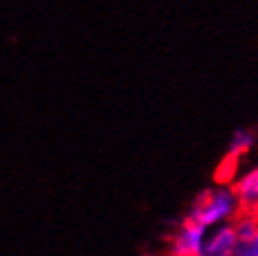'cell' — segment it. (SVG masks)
Here are the masks:
<instances>
[{"label":"cell","instance_id":"6da1fadb","mask_svg":"<svg viewBox=\"0 0 258 256\" xmlns=\"http://www.w3.org/2000/svg\"><path fill=\"white\" fill-rule=\"evenodd\" d=\"M238 212L239 204L234 191L219 187L200 195L193 204V212L189 213V219L208 228V226H215L217 223H223L226 219L232 221Z\"/></svg>","mask_w":258,"mask_h":256},{"label":"cell","instance_id":"7a4b0ae2","mask_svg":"<svg viewBox=\"0 0 258 256\" xmlns=\"http://www.w3.org/2000/svg\"><path fill=\"white\" fill-rule=\"evenodd\" d=\"M238 232L232 221L206 230L200 256H236L238 250Z\"/></svg>","mask_w":258,"mask_h":256},{"label":"cell","instance_id":"3957f363","mask_svg":"<svg viewBox=\"0 0 258 256\" xmlns=\"http://www.w3.org/2000/svg\"><path fill=\"white\" fill-rule=\"evenodd\" d=\"M204 236L206 228L187 217L170 239V256H200Z\"/></svg>","mask_w":258,"mask_h":256},{"label":"cell","instance_id":"277c9868","mask_svg":"<svg viewBox=\"0 0 258 256\" xmlns=\"http://www.w3.org/2000/svg\"><path fill=\"white\" fill-rule=\"evenodd\" d=\"M238 199L239 212H256L258 210V167L238 179L232 187Z\"/></svg>","mask_w":258,"mask_h":256},{"label":"cell","instance_id":"5b68a950","mask_svg":"<svg viewBox=\"0 0 258 256\" xmlns=\"http://www.w3.org/2000/svg\"><path fill=\"white\" fill-rule=\"evenodd\" d=\"M254 144V135L249 129H238L234 133L232 141L228 144V157H234V159H239L243 154H247L249 150Z\"/></svg>","mask_w":258,"mask_h":256},{"label":"cell","instance_id":"8992f818","mask_svg":"<svg viewBox=\"0 0 258 256\" xmlns=\"http://www.w3.org/2000/svg\"><path fill=\"white\" fill-rule=\"evenodd\" d=\"M254 221H256V243H258V210L254 212Z\"/></svg>","mask_w":258,"mask_h":256}]
</instances>
